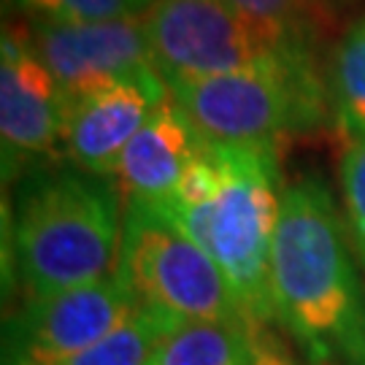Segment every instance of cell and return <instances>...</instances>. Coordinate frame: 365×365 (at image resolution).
<instances>
[{
	"label": "cell",
	"mask_w": 365,
	"mask_h": 365,
	"mask_svg": "<svg viewBox=\"0 0 365 365\" xmlns=\"http://www.w3.org/2000/svg\"><path fill=\"white\" fill-rule=\"evenodd\" d=\"M117 274L141 309L165 314L179 325L235 322L257 327L220 265L173 222L135 200H125Z\"/></svg>",
	"instance_id": "277c9868"
},
{
	"label": "cell",
	"mask_w": 365,
	"mask_h": 365,
	"mask_svg": "<svg viewBox=\"0 0 365 365\" xmlns=\"http://www.w3.org/2000/svg\"><path fill=\"white\" fill-rule=\"evenodd\" d=\"M279 49L312 60L333 19V0H230Z\"/></svg>",
	"instance_id": "4fadbf2b"
},
{
	"label": "cell",
	"mask_w": 365,
	"mask_h": 365,
	"mask_svg": "<svg viewBox=\"0 0 365 365\" xmlns=\"http://www.w3.org/2000/svg\"><path fill=\"white\" fill-rule=\"evenodd\" d=\"M68 98L25 33L3 27L0 43V144L6 182L43 168L63 149Z\"/></svg>",
	"instance_id": "ba28073f"
},
{
	"label": "cell",
	"mask_w": 365,
	"mask_h": 365,
	"mask_svg": "<svg viewBox=\"0 0 365 365\" xmlns=\"http://www.w3.org/2000/svg\"><path fill=\"white\" fill-rule=\"evenodd\" d=\"M122 220L117 190L101 176L52 165L27 173L11 214L14 265L25 300L117 274Z\"/></svg>",
	"instance_id": "3957f363"
},
{
	"label": "cell",
	"mask_w": 365,
	"mask_h": 365,
	"mask_svg": "<svg viewBox=\"0 0 365 365\" xmlns=\"http://www.w3.org/2000/svg\"><path fill=\"white\" fill-rule=\"evenodd\" d=\"M138 309L119 274L49 298L22 300V309L6 322L3 365L66 363L111 336Z\"/></svg>",
	"instance_id": "52a82bcc"
},
{
	"label": "cell",
	"mask_w": 365,
	"mask_h": 365,
	"mask_svg": "<svg viewBox=\"0 0 365 365\" xmlns=\"http://www.w3.org/2000/svg\"><path fill=\"white\" fill-rule=\"evenodd\" d=\"M160 76L317 73L312 60L279 49L230 0H155L141 16Z\"/></svg>",
	"instance_id": "8992f818"
},
{
	"label": "cell",
	"mask_w": 365,
	"mask_h": 365,
	"mask_svg": "<svg viewBox=\"0 0 365 365\" xmlns=\"http://www.w3.org/2000/svg\"><path fill=\"white\" fill-rule=\"evenodd\" d=\"M325 92L333 119L346 141L365 135V16L346 27L333 46Z\"/></svg>",
	"instance_id": "5bb4252c"
},
{
	"label": "cell",
	"mask_w": 365,
	"mask_h": 365,
	"mask_svg": "<svg viewBox=\"0 0 365 365\" xmlns=\"http://www.w3.org/2000/svg\"><path fill=\"white\" fill-rule=\"evenodd\" d=\"M271 303L276 325L314 365H365V289L346 225L319 176L282 192Z\"/></svg>",
	"instance_id": "6da1fadb"
},
{
	"label": "cell",
	"mask_w": 365,
	"mask_h": 365,
	"mask_svg": "<svg viewBox=\"0 0 365 365\" xmlns=\"http://www.w3.org/2000/svg\"><path fill=\"white\" fill-rule=\"evenodd\" d=\"M203 146L206 138L197 133L182 106L168 98L157 106L119 157L114 182L122 197L146 206L163 203L179 187Z\"/></svg>",
	"instance_id": "8fae6325"
},
{
	"label": "cell",
	"mask_w": 365,
	"mask_h": 365,
	"mask_svg": "<svg viewBox=\"0 0 365 365\" xmlns=\"http://www.w3.org/2000/svg\"><path fill=\"white\" fill-rule=\"evenodd\" d=\"M155 0H14L19 11L41 22H114L138 19Z\"/></svg>",
	"instance_id": "2e32d148"
},
{
	"label": "cell",
	"mask_w": 365,
	"mask_h": 365,
	"mask_svg": "<svg viewBox=\"0 0 365 365\" xmlns=\"http://www.w3.org/2000/svg\"><path fill=\"white\" fill-rule=\"evenodd\" d=\"M170 98L165 78L157 68L119 78L108 87L68 101L63 152L84 173L114 179L122 152L135 133Z\"/></svg>",
	"instance_id": "30bf717a"
},
{
	"label": "cell",
	"mask_w": 365,
	"mask_h": 365,
	"mask_svg": "<svg viewBox=\"0 0 365 365\" xmlns=\"http://www.w3.org/2000/svg\"><path fill=\"white\" fill-rule=\"evenodd\" d=\"M179 322L152 309H138L111 336L98 341L95 346L78 352L60 365H146L155 354L160 341L168 336Z\"/></svg>",
	"instance_id": "9a60e30c"
},
{
	"label": "cell",
	"mask_w": 365,
	"mask_h": 365,
	"mask_svg": "<svg viewBox=\"0 0 365 365\" xmlns=\"http://www.w3.org/2000/svg\"><path fill=\"white\" fill-rule=\"evenodd\" d=\"M344 225L357 260L365 265V135L349 138L339 163Z\"/></svg>",
	"instance_id": "e0dca14e"
},
{
	"label": "cell",
	"mask_w": 365,
	"mask_h": 365,
	"mask_svg": "<svg viewBox=\"0 0 365 365\" xmlns=\"http://www.w3.org/2000/svg\"><path fill=\"white\" fill-rule=\"evenodd\" d=\"M165 84L211 144L276 155L282 141L314 130L325 117L327 92L317 73H227Z\"/></svg>",
	"instance_id": "5b68a950"
},
{
	"label": "cell",
	"mask_w": 365,
	"mask_h": 365,
	"mask_svg": "<svg viewBox=\"0 0 365 365\" xmlns=\"http://www.w3.org/2000/svg\"><path fill=\"white\" fill-rule=\"evenodd\" d=\"M22 33L68 101L155 68L141 16L114 22L30 19Z\"/></svg>",
	"instance_id": "9c48e42d"
},
{
	"label": "cell",
	"mask_w": 365,
	"mask_h": 365,
	"mask_svg": "<svg viewBox=\"0 0 365 365\" xmlns=\"http://www.w3.org/2000/svg\"><path fill=\"white\" fill-rule=\"evenodd\" d=\"M282 192L274 152L206 141L179 187L163 203L149 206L220 265L249 319L262 330L276 325L271 244Z\"/></svg>",
	"instance_id": "7a4b0ae2"
},
{
	"label": "cell",
	"mask_w": 365,
	"mask_h": 365,
	"mask_svg": "<svg viewBox=\"0 0 365 365\" xmlns=\"http://www.w3.org/2000/svg\"><path fill=\"white\" fill-rule=\"evenodd\" d=\"M146 365H289L274 333L235 322H187L160 341Z\"/></svg>",
	"instance_id": "7c38bea8"
}]
</instances>
